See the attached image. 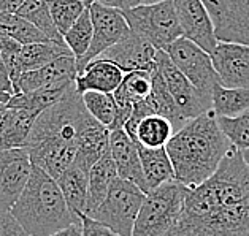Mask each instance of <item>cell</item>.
<instances>
[{
	"label": "cell",
	"instance_id": "1",
	"mask_svg": "<svg viewBox=\"0 0 249 236\" xmlns=\"http://www.w3.org/2000/svg\"><path fill=\"white\" fill-rule=\"evenodd\" d=\"M163 236H249V167L238 148L232 146L210 179L187 190Z\"/></svg>",
	"mask_w": 249,
	"mask_h": 236
},
{
	"label": "cell",
	"instance_id": "2",
	"mask_svg": "<svg viewBox=\"0 0 249 236\" xmlns=\"http://www.w3.org/2000/svg\"><path fill=\"white\" fill-rule=\"evenodd\" d=\"M86 113L75 84L70 86L62 100L41 111L24 148L32 165L57 179L75 160L78 136Z\"/></svg>",
	"mask_w": 249,
	"mask_h": 236
},
{
	"label": "cell",
	"instance_id": "3",
	"mask_svg": "<svg viewBox=\"0 0 249 236\" xmlns=\"http://www.w3.org/2000/svg\"><path fill=\"white\" fill-rule=\"evenodd\" d=\"M232 146L214 111L210 110L179 127L165 149L173 163L175 179L194 189L216 173Z\"/></svg>",
	"mask_w": 249,
	"mask_h": 236
},
{
	"label": "cell",
	"instance_id": "4",
	"mask_svg": "<svg viewBox=\"0 0 249 236\" xmlns=\"http://www.w3.org/2000/svg\"><path fill=\"white\" fill-rule=\"evenodd\" d=\"M11 214L32 236H50L80 220V216L70 211L57 181L35 165Z\"/></svg>",
	"mask_w": 249,
	"mask_h": 236
},
{
	"label": "cell",
	"instance_id": "5",
	"mask_svg": "<svg viewBox=\"0 0 249 236\" xmlns=\"http://www.w3.org/2000/svg\"><path fill=\"white\" fill-rule=\"evenodd\" d=\"M189 187L176 179L146 192L132 236H163L175 225L184 206Z\"/></svg>",
	"mask_w": 249,
	"mask_h": 236
},
{
	"label": "cell",
	"instance_id": "6",
	"mask_svg": "<svg viewBox=\"0 0 249 236\" xmlns=\"http://www.w3.org/2000/svg\"><path fill=\"white\" fill-rule=\"evenodd\" d=\"M146 192L130 181L116 178L105 200L88 217L100 222L119 236H132L138 211Z\"/></svg>",
	"mask_w": 249,
	"mask_h": 236
},
{
	"label": "cell",
	"instance_id": "7",
	"mask_svg": "<svg viewBox=\"0 0 249 236\" xmlns=\"http://www.w3.org/2000/svg\"><path fill=\"white\" fill-rule=\"evenodd\" d=\"M123 15L132 32L149 41L157 50H165L170 43L183 37L173 0H163L154 5H137L123 10Z\"/></svg>",
	"mask_w": 249,
	"mask_h": 236
},
{
	"label": "cell",
	"instance_id": "8",
	"mask_svg": "<svg viewBox=\"0 0 249 236\" xmlns=\"http://www.w3.org/2000/svg\"><path fill=\"white\" fill-rule=\"evenodd\" d=\"M163 51L168 54L172 62L187 76V80L197 87L198 92L208 101H211L213 87L217 83H221L214 65H213L211 54L186 37L175 40Z\"/></svg>",
	"mask_w": 249,
	"mask_h": 236
},
{
	"label": "cell",
	"instance_id": "9",
	"mask_svg": "<svg viewBox=\"0 0 249 236\" xmlns=\"http://www.w3.org/2000/svg\"><path fill=\"white\" fill-rule=\"evenodd\" d=\"M88 7L90 11L94 34L88 52L81 59L76 60L78 71H81L90 60L99 57L108 48L119 43L121 40L125 38L130 34V27L121 10L107 7V5H103L100 2H92Z\"/></svg>",
	"mask_w": 249,
	"mask_h": 236
},
{
	"label": "cell",
	"instance_id": "10",
	"mask_svg": "<svg viewBox=\"0 0 249 236\" xmlns=\"http://www.w3.org/2000/svg\"><path fill=\"white\" fill-rule=\"evenodd\" d=\"M156 65L157 70L160 71V75L163 78V81H165L179 113L183 114V118L186 120L197 118L200 114L211 110V101H208L198 92L197 87L172 62V59L168 57V54L163 50L157 51Z\"/></svg>",
	"mask_w": 249,
	"mask_h": 236
},
{
	"label": "cell",
	"instance_id": "11",
	"mask_svg": "<svg viewBox=\"0 0 249 236\" xmlns=\"http://www.w3.org/2000/svg\"><path fill=\"white\" fill-rule=\"evenodd\" d=\"M217 41L249 45V0H202Z\"/></svg>",
	"mask_w": 249,
	"mask_h": 236
},
{
	"label": "cell",
	"instance_id": "12",
	"mask_svg": "<svg viewBox=\"0 0 249 236\" xmlns=\"http://www.w3.org/2000/svg\"><path fill=\"white\" fill-rule=\"evenodd\" d=\"M32 162L24 148L0 149V209L11 211L26 187Z\"/></svg>",
	"mask_w": 249,
	"mask_h": 236
},
{
	"label": "cell",
	"instance_id": "13",
	"mask_svg": "<svg viewBox=\"0 0 249 236\" xmlns=\"http://www.w3.org/2000/svg\"><path fill=\"white\" fill-rule=\"evenodd\" d=\"M173 7L183 29V37L211 54L217 45V38L205 3L202 0H173Z\"/></svg>",
	"mask_w": 249,
	"mask_h": 236
},
{
	"label": "cell",
	"instance_id": "14",
	"mask_svg": "<svg viewBox=\"0 0 249 236\" xmlns=\"http://www.w3.org/2000/svg\"><path fill=\"white\" fill-rule=\"evenodd\" d=\"M211 59L222 86L249 89V45L217 41Z\"/></svg>",
	"mask_w": 249,
	"mask_h": 236
},
{
	"label": "cell",
	"instance_id": "15",
	"mask_svg": "<svg viewBox=\"0 0 249 236\" xmlns=\"http://www.w3.org/2000/svg\"><path fill=\"white\" fill-rule=\"evenodd\" d=\"M157 51L159 50L154 48L149 41L130 30V34L125 38L108 48L99 57L111 60L124 73H129V71L135 70H153L156 67Z\"/></svg>",
	"mask_w": 249,
	"mask_h": 236
},
{
	"label": "cell",
	"instance_id": "16",
	"mask_svg": "<svg viewBox=\"0 0 249 236\" xmlns=\"http://www.w3.org/2000/svg\"><path fill=\"white\" fill-rule=\"evenodd\" d=\"M110 154L116 165L118 176L137 184L140 189L148 192L146 181H144L142 160H140L138 143L127 135L124 129L110 130Z\"/></svg>",
	"mask_w": 249,
	"mask_h": 236
},
{
	"label": "cell",
	"instance_id": "17",
	"mask_svg": "<svg viewBox=\"0 0 249 236\" xmlns=\"http://www.w3.org/2000/svg\"><path fill=\"white\" fill-rule=\"evenodd\" d=\"M76 75V57L73 54L57 57L56 60L40 67L37 70H30L22 73L15 84V94L32 92V90L50 86V84H56L65 80H75Z\"/></svg>",
	"mask_w": 249,
	"mask_h": 236
},
{
	"label": "cell",
	"instance_id": "18",
	"mask_svg": "<svg viewBox=\"0 0 249 236\" xmlns=\"http://www.w3.org/2000/svg\"><path fill=\"white\" fill-rule=\"evenodd\" d=\"M124 75V71L111 60L95 57L81 71H78L75 87L80 94L88 92V90L113 94L123 83Z\"/></svg>",
	"mask_w": 249,
	"mask_h": 236
},
{
	"label": "cell",
	"instance_id": "19",
	"mask_svg": "<svg viewBox=\"0 0 249 236\" xmlns=\"http://www.w3.org/2000/svg\"><path fill=\"white\" fill-rule=\"evenodd\" d=\"M108 148H110V129L86 113L81 122L80 136H78V152L75 162L90 170V167L108 152Z\"/></svg>",
	"mask_w": 249,
	"mask_h": 236
},
{
	"label": "cell",
	"instance_id": "20",
	"mask_svg": "<svg viewBox=\"0 0 249 236\" xmlns=\"http://www.w3.org/2000/svg\"><path fill=\"white\" fill-rule=\"evenodd\" d=\"M38 114L40 113L24 110V108H5L2 133H0V149L26 148Z\"/></svg>",
	"mask_w": 249,
	"mask_h": 236
},
{
	"label": "cell",
	"instance_id": "21",
	"mask_svg": "<svg viewBox=\"0 0 249 236\" xmlns=\"http://www.w3.org/2000/svg\"><path fill=\"white\" fill-rule=\"evenodd\" d=\"M62 190L65 202L75 216L86 214L89 170L73 160V163L56 179Z\"/></svg>",
	"mask_w": 249,
	"mask_h": 236
},
{
	"label": "cell",
	"instance_id": "22",
	"mask_svg": "<svg viewBox=\"0 0 249 236\" xmlns=\"http://www.w3.org/2000/svg\"><path fill=\"white\" fill-rule=\"evenodd\" d=\"M75 80H65L56 84H50V86L40 87L32 92H18L11 95L8 103L5 105L7 108H24V110L41 113L46 108L56 105L59 100H62L67 90L70 86H73Z\"/></svg>",
	"mask_w": 249,
	"mask_h": 236
},
{
	"label": "cell",
	"instance_id": "23",
	"mask_svg": "<svg viewBox=\"0 0 249 236\" xmlns=\"http://www.w3.org/2000/svg\"><path fill=\"white\" fill-rule=\"evenodd\" d=\"M138 152L148 192L175 179L173 163L165 148H144L138 144Z\"/></svg>",
	"mask_w": 249,
	"mask_h": 236
},
{
	"label": "cell",
	"instance_id": "24",
	"mask_svg": "<svg viewBox=\"0 0 249 236\" xmlns=\"http://www.w3.org/2000/svg\"><path fill=\"white\" fill-rule=\"evenodd\" d=\"M118 178V170L110 151L99 159L89 170V189H88V204L86 216H89L99 204L105 200L113 181Z\"/></svg>",
	"mask_w": 249,
	"mask_h": 236
},
{
	"label": "cell",
	"instance_id": "25",
	"mask_svg": "<svg viewBox=\"0 0 249 236\" xmlns=\"http://www.w3.org/2000/svg\"><path fill=\"white\" fill-rule=\"evenodd\" d=\"M211 110L217 118H236L249 110V89L226 87L217 83L213 87Z\"/></svg>",
	"mask_w": 249,
	"mask_h": 236
},
{
	"label": "cell",
	"instance_id": "26",
	"mask_svg": "<svg viewBox=\"0 0 249 236\" xmlns=\"http://www.w3.org/2000/svg\"><path fill=\"white\" fill-rule=\"evenodd\" d=\"M175 132V125L168 118L162 114H149L138 122L135 141L144 148H165Z\"/></svg>",
	"mask_w": 249,
	"mask_h": 236
},
{
	"label": "cell",
	"instance_id": "27",
	"mask_svg": "<svg viewBox=\"0 0 249 236\" xmlns=\"http://www.w3.org/2000/svg\"><path fill=\"white\" fill-rule=\"evenodd\" d=\"M69 54H73L69 50V46L64 43H57V41H53V40L22 45V54H21L22 73H26V71H30V70H37L40 67L56 60L57 57L69 56Z\"/></svg>",
	"mask_w": 249,
	"mask_h": 236
},
{
	"label": "cell",
	"instance_id": "28",
	"mask_svg": "<svg viewBox=\"0 0 249 236\" xmlns=\"http://www.w3.org/2000/svg\"><path fill=\"white\" fill-rule=\"evenodd\" d=\"M18 15L26 17L29 22H32L35 27H38L41 32L50 40L64 43V37L59 34L56 24L53 21L50 0H24V3L16 11Z\"/></svg>",
	"mask_w": 249,
	"mask_h": 236
},
{
	"label": "cell",
	"instance_id": "29",
	"mask_svg": "<svg viewBox=\"0 0 249 236\" xmlns=\"http://www.w3.org/2000/svg\"><path fill=\"white\" fill-rule=\"evenodd\" d=\"M0 32L19 41L21 45L50 40L38 27H35L32 22H29L26 17L18 13H0Z\"/></svg>",
	"mask_w": 249,
	"mask_h": 236
},
{
	"label": "cell",
	"instance_id": "30",
	"mask_svg": "<svg viewBox=\"0 0 249 236\" xmlns=\"http://www.w3.org/2000/svg\"><path fill=\"white\" fill-rule=\"evenodd\" d=\"M83 105L86 111L92 116L95 120H99L102 125L108 127L113 130L114 122H116L118 116V106L114 101L113 94L107 92H97V90H88V92L81 94Z\"/></svg>",
	"mask_w": 249,
	"mask_h": 236
},
{
	"label": "cell",
	"instance_id": "31",
	"mask_svg": "<svg viewBox=\"0 0 249 236\" xmlns=\"http://www.w3.org/2000/svg\"><path fill=\"white\" fill-rule=\"evenodd\" d=\"M92 34H94V27H92V19H90V11L88 7L83 11V15L76 19L73 26L64 34L65 45L73 52L76 60L81 59L88 52L90 41H92Z\"/></svg>",
	"mask_w": 249,
	"mask_h": 236
},
{
	"label": "cell",
	"instance_id": "32",
	"mask_svg": "<svg viewBox=\"0 0 249 236\" xmlns=\"http://www.w3.org/2000/svg\"><path fill=\"white\" fill-rule=\"evenodd\" d=\"M50 8L53 21L59 34L64 37V34L76 22L88 5L83 0H50Z\"/></svg>",
	"mask_w": 249,
	"mask_h": 236
},
{
	"label": "cell",
	"instance_id": "33",
	"mask_svg": "<svg viewBox=\"0 0 249 236\" xmlns=\"http://www.w3.org/2000/svg\"><path fill=\"white\" fill-rule=\"evenodd\" d=\"M21 54H22V45L19 41L13 40L3 32H0V57H2L7 71L10 75V80L15 84L22 75V62H21Z\"/></svg>",
	"mask_w": 249,
	"mask_h": 236
},
{
	"label": "cell",
	"instance_id": "34",
	"mask_svg": "<svg viewBox=\"0 0 249 236\" xmlns=\"http://www.w3.org/2000/svg\"><path fill=\"white\" fill-rule=\"evenodd\" d=\"M222 132L240 151L249 148V110L236 118H217Z\"/></svg>",
	"mask_w": 249,
	"mask_h": 236
},
{
	"label": "cell",
	"instance_id": "35",
	"mask_svg": "<svg viewBox=\"0 0 249 236\" xmlns=\"http://www.w3.org/2000/svg\"><path fill=\"white\" fill-rule=\"evenodd\" d=\"M0 236H32L29 235L8 209H0Z\"/></svg>",
	"mask_w": 249,
	"mask_h": 236
},
{
	"label": "cell",
	"instance_id": "36",
	"mask_svg": "<svg viewBox=\"0 0 249 236\" xmlns=\"http://www.w3.org/2000/svg\"><path fill=\"white\" fill-rule=\"evenodd\" d=\"M80 217L83 222V236H119L118 233H114L113 230L102 225L100 222L90 219L86 214H81Z\"/></svg>",
	"mask_w": 249,
	"mask_h": 236
},
{
	"label": "cell",
	"instance_id": "37",
	"mask_svg": "<svg viewBox=\"0 0 249 236\" xmlns=\"http://www.w3.org/2000/svg\"><path fill=\"white\" fill-rule=\"evenodd\" d=\"M0 92H7L10 95L15 94L13 83H11V80H10V75H8L7 67H5L2 57H0Z\"/></svg>",
	"mask_w": 249,
	"mask_h": 236
},
{
	"label": "cell",
	"instance_id": "38",
	"mask_svg": "<svg viewBox=\"0 0 249 236\" xmlns=\"http://www.w3.org/2000/svg\"><path fill=\"white\" fill-rule=\"evenodd\" d=\"M50 236H83V222H81V217H80V220L70 223V225H67L65 228L57 230L56 233H53Z\"/></svg>",
	"mask_w": 249,
	"mask_h": 236
},
{
	"label": "cell",
	"instance_id": "39",
	"mask_svg": "<svg viewBox=\"0 0 249 236\" xmlns=\"http://www.w3.org/2000/svg\"><path fill=\"white\" fill-rule=\"evenodd\" d=\"M94 2H100L103 5H107V7L118 8L121 11L133 8V7H137V5H138L137 0H94Z\"/></svg>",
	"mask_w": 249,
	"mask_h": 236
},
{
	"label": "cell",
	"instance_id": "40",
	"mask_svg": "<svg viewBox=\"0 0 249 236\" xmlns=\"http://www.w3.org/2000/svg\"><path fill=\"white\" fill-rule=\"evenodd\" d=\"M24 0H0V13H16Z\"/></svg>",
	"mask_w": 249,
	"mask_h": 236
},
{
	"label": "cell",
	"instance_id": "41",
	"mask_svg": "<svg viewBox=\"0 0 249 236\" xmlns=\"http://www.w3.org/2000/svg\"><path fill=\"white\" fill-rule=\"evenodd\" d=\"M138 5H154V3H160L163 0H137Z\"/></svg>",
	"mask_w": 249,
	"mask_h": 236
},
{
	"label": "cell",
	"instance_id": "42",
	"mask_svg": "<svg viewBox=\"0 0 249 236\" xmlns=\"http://www.w3.org/2000/svg\"><path fill=\"white\" fill-rule=\"evenodd\" d=\"M10 99H11V95H10V94H7V92H0V103H5V105H7Z\"/></svg>",
	"mask_w": 249,
	"mask_h": 236
},
{
	"label": "cell",
	"instance_id": "43",
	"mask_svg": "<svg viewBox=\"0 0 249 236\" xmlns=\"http://www.w3.org/2000/svg\"><path fill=\"white\" fill-rule=\"evenodd\" d=\"M241 155H243V159H245L246 165L249 167V148H248V149H243V151H241Z\"/></svg>",
	"mask_w": 249,
	"mask_h": 236
},
{
	"label": "cell",
	"instance_id": "44",
	"mask_svg": "<svg viewBox=\"0 0 249 236\" xmlns=\"http://www.w3.org/2000/svg\"><path fill=\"white\" fill-rule=\"evenodd\" d=\"M5 111V110H3ZM3 111L0 113V133H2V122H3Z\"/></svg>",
	"mask_w": 249,
	"mask_h": 236
},
{
	"label": "cell",
	"instance_id": "45",
	"mask_svg": "<svg viewBox=\"0 0 249 236\" xmlns=\"http://www.w3.org/2000/svg\"><path fill=\"white\" fill-rule=\"evenodd\" d=\"M5 108H7V106H5V103H0V113H2Z\"/></svg>",
	"mask_w": 249,
	"mask_h": 236
},
{
	"label": "cell",
	"instance_id": "46",
	"mask_svg": "<svg viewBox=\"0 0 249 236\" xmlns=\"http://www.w3.org/2000/svg\"><path fill=\"white\" fill-rule=\"evenodd\" d=\"M83 2H84V3H86V5H90V3H92V2H94V0H83Z\"/></svg>",
	"mask_w": 249,
	"mask_h": 236
}]
</instances>
